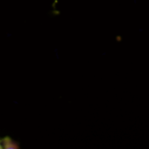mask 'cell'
<instances>
[{
	"instance_id": "cell-1",
	"label": "cell",
	"mask_w": 149,
	"mask_h": 149,
	"mask_svg": "<svg viewBox=\"0 0 149 149\" xmlns=\"http://www.w3.org/2000/svg\"><path fill=\"white\" fill-rule=\"evenodd\" d=\"M3 148V147H2V146H1V144H0V148Z\"/></svg>"
}]
</instances>
